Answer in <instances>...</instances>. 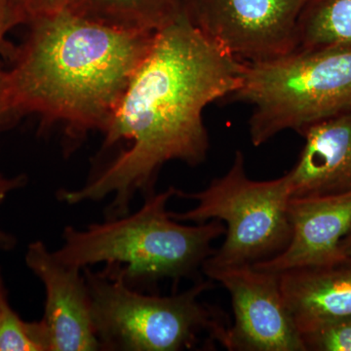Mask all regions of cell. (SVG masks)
<instances>
[{
	"mask_svg": "<svg viewBox=\"0 0 351 351\" xmlns=\"http://www.w3.org/2000/svg\"><path fill=\"white\" fill-rule=\"evenodd\" d=\"M244 63L195 27L186 14L157 32L103 132L104 147L130 143L77 189H62L69 205L112 196L107 219L129 213L137 193L154 191L159 171L171 161L204 162L209 136L203 112L239 87Z\"/></svg>",
	"mask_w": 351,
	"mask_h": 351,
	"instance_id": "obj_1",
	"label": "cell"
},
{
	"mask_svg": "<svg viewBox=\"0 0 351 351\" xmlns=\"http://www.w3.org/2000/svg\"><path fill=\"white\" fill-rule=\"evenodd\" d=\"M27 25L7 71L13 117L38 115L75 140L105 131L156 32L108 27L69 9Z\"/></svg>",
	"mask_w": 351,
	"mask_h": 351,
	"instance_id": "obj_2",
	"label": "cell"
},
{
	"mask_svg": "<svg viewBox=\"0 0 351 351\" xmlns=\"http://www.w3.org/2000/svg\"><path fill=\"white\" fill-rule=\"evenodd\" d=\"M176 189L149 193L135 213L84 230L66 226L63 245L53 253L82 269L106 263L133 288L195 276L213 253L214 242L225 235L226 226L217 219L191 226L173 219L167 205Z\"/></svg>",
	"mask_w": 351,
	"mask_h": 351,
	"instance_id": "obj_3",
	"label": "cell"
},
{
	"mask_svg": "<svg viewBox=\"0 0 351 351\" xmlns=\"http://www.w3.org/2000/svg\"><path fill=\"white\" fill-rule=\"evenodd\" d=\"M83 274L101 350L181 351L195 348L202 334L223 346L230 324L200 301L213 287L211 279L160 297L138 292L108 267L101 272L85 267Z\"/></svg>",
	"mask_w": 351,
	"mask_h": 351,
	"instance_id": "obj_4",
	"label": "cell"
},
{
	"mask_svg": "<svg viewBox=\"0 0 351 351\" xmlns=\"http://www.w3.org/2000/svg\"><path fill=\"white\" fill-rule=\"evenodd\" d=\"M226 99L252 106L248 127L254 147L285 131L301 135L351 108V50L295 52L244 63L241 83Z\"/></svg>",
	"mask_w": 351,
	"mask_h": 351,
	"instance_id": "obj_5",
	"label": "cell"
},
{
	"mask_svg": "<svg viewBox=\"0 0 351 351\" xmlns=\"http://www.w3.org/2000/svg\"><path fill=\"white\" fill-rule=\"evenodd\" d=\"M176 196L195 201L193 209L171 212L179 221L204 223L221 221L225 240L205 261L203 274L211 270L254 265L276 257L291 237L288 208L291 195L287 173L269 181H254L247 176L243 152H235L230 169L202 191Z\"/></svg>",
	"mask_w": 351,
	"mask_h": 351,
	"instance_id": "obj_6",
	"label": "cell"
},
{
	"mask_svg": "<svg viewBox=\"0 0 351 351\" xmlns=\"http://www.w3.org/2000/svg\"><path fill=\"white\" fill-rule=\"evenodd\" d=\"M308 0H186V14L208 38L247 64L297 50L298 23Z\"/></svg>",
	"mask_w": 351,
	"mask_h": 351,
	"instance_id": "obj_7",
	"label": "cell"
},
{
	"mask_svg": "<svg viewBox=\"0 0 351 351\" xmlns=\"http://www.w3.org/2000/svg\"><path fill=\"white\" fill-rule=\"evenodd\" d=\"M228 291L234 321L223 346L232 351H306L291 316L278 274L253 265L205 272Z\"/></svg>",
	"mask_w": 351,
	"mask_h": 351,
	"instance_id": "obj_8",
	"label": "cell"
},
{
	"mask_svg": "<svg viewBox=\"0 0 351 351\" xmlns=\"http://www.w3.org/2000/svg\"><path fill=\"white\" fill-rule=\"evenodd\" d=\"M25 262L45 289L43 321L50 351L101 350L83 269L62 262L38 240L27 246Z\"/></svg>",
	"mask_w": 351,
	"mask_h": 351,
	"instance_id": "obj_9",
	"label": "cell"
},
{
	"mask_svg": "<svg viewBox=\"0 0 351 351\" xmlns=\"http://www.w3.org/2000/svg\"><path fill=\"white\" fill-rule=\"evenodd\" d=\"M288 215L291 237L287 246L254 267L280 276L348 260L339 243L351 228V193L291 198Z\"/></svg>",
	"mask_w": 351,
	"mask_h": 351,
	"instance_id": "obj_10",
	"label": "cell"
},
{
	"mask_svg": "<svg viewBox=\"0 0 351 351\" xmlns=\"http://www.w3.org/2000/svg\"><path fill=\"white\" fill-rule=\"evenodd\" d=\"M301 135L304 147L287 173L292 198L351 193V108Z\"/></svg>",
	"mask_w": 351,
	"mask_h": 351,
	"instance_id": "obj_11",
	"label": "cell"
},
{
	"mask_svg": "<svg viewBox=\"0 0 351 351\" xmlns=\"http://www.w3.org/2000/svg\"><path fill=\"white\" fill-rule=\"evenodd\" d=\"M279 277L286 306L300 332L351 316V258Z\"/></svg>",
	"mask_w": 351,
	"mask_h": 351,
	"instance_id": "obj_12",
	"label": "cell"
},
{
	"mask_svg": "<svg viewBox=\"0 0 351 351\" xmlns=\"http://www.w3.org/2000/svg\"><path fill=\"white\" fill-rule=\"evenodd\" d=\"M186 0H73L69 10L94 22L157 32L186 14Z\"/></svg>",
	"mask_w": 351,
	"mask_h": 351,
	"instance_id": "obj_13",
	"label": "cell"
},
{
	"mask_svg": "<svg viewBox=\"0 0 351 351\" xmlns=\"http://www.w3.org/2000/svg\"><path fill=\"white\" fill-rule=\"evenodd\" d=\"M351 50V0H308L298 23L295 52Z\"/></svg>",
	"mask_w": 351,
	"mask_h": 351,
	"instance_id": "obj_14",
	"label": "cell"
},
{
	"mask_svg": "<svg viewBox=\"0 0 351 351\" xmlns=\"http://www.w3.org/2000/svg\"><path fill=\"white\" fill-rule=\"evenodd\" d=\"M0 351H50L49 335L43 319L23 320L7 301L0 311Z\"/></svg>",
	"mask_w": 351,
	"mask_h": 351,
	"instance_id": "obj_15",
	"label": "cell"
},
{
	"mask_svg": "<svg viewBox=\"0 0 351 351\" xmlns=\"http://www.w3.org/2000/svg\"><path fill=\"white\" fill-rule=\"evenodd\" d=\"M73 0H0V19L8 32L20 25L66 10Z\"/></svg>",
	"mask_w": 351,
	"mask_h": 351,
	"instance_id": "obj_16",
	"label": "cell"
},
{
	"mask_svg": "<svg viewBox=\"0 0 351 351\" xmlns=\"http://www.w3.org/2000/svg\"><path fill=\"white\" fill-rule=\"evenodd\" d=\"M306 351H351V316L300 332Z\"/></svg>",
	"mask_w": 351,
	"mask_h": 351,
	"instance_id": "obj_17",
	"label": "cell"
},
{
	"mask_svg": "<svg viewBox=\"0 0 351 351\" xmlns=\"http://www.w3.org/2000/svg\"><path fill=\"white\" fill-rule=\"evenodd\" d=\"M27 182V177L25 175L7 177L0 171V205L5 201L10 193L25 186ZM15 245V237L0 228V250H11Z\"/></svg>",
	"mask_w": 351,
	"mask_h": 351,
	"instance_id": "obj_18",
	"label": "cell"
},
{
	"mask_svg": "<svg viewBox=\"0 0 351 351\" xmlns=\"http://www.w3.org/2000/svg\"><path fill=\"white\" fill-rule=\"evenodd\" d=\"M1 49L0 47V50ZM12 117L9 99L8 75L7 71L0 68V127Z\"/></svg>",
	"mask_w": 351,
	"mask_h": 351,
	"instance_id": "obj_19",
	"label": "cell"
},
{
	"mask_svg": "<svg viewBox=\"0 0 351 351\" xmlns=\"http://www.w3.org/2000/svg\"><path fill=\"white\" fill-rule=\"evenodd\" d=\"M339 248H341V254L343 256L351 258V228L345 235V237L341 239V243H339Z\"/></svg>",
	"mask_w": 351,
	"mask_h": 351,
	"instance_id": "obj_20",
	"label": "cell"
},
{
	"mask_svg": "<svg viewBox=\"0 0 351 351\" xmlns=\"http://www.w3.org/2000/svg\"><path fill=\"white\" fill-rule=\"evenodd\" d=\"M7 301H8V297H7L5 283H4L3 274H2L1 267H0V311Z\"/></svg>",
	"mask_w": 351,
	"mask_h": 351,
	"instance_id": "obj_21",
	"label": "cell"
},
{
	"mask_svg": "<svg viewBox=\"0 0 351 351\" xmlns=\"http://www.w3.org/2000/svg\"><path fill=\"white\" fill-rule=\"evenodd\" d=\"M7 32L5 29H4L3 25H2L1 19H0V47L2 49H5V46H4V38H5Z\"/></svg>",
	"mask_w": 351,
	"mask_h": 351,
	"instance_id": "obj_22",
	"label": "cell"
}]
</instances>
